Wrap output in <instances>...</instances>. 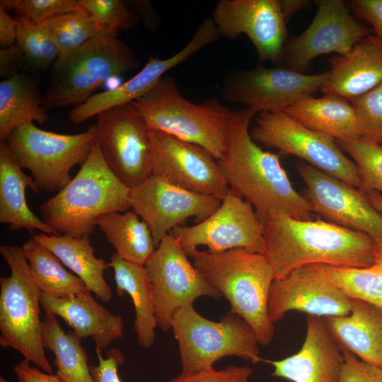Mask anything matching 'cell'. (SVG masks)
Listing matches in <instances>:
<instances>
[{
	"instance_id": "cell-18",
	"label": "cell",
	"mask_w": 382,
	"mask_h": 382,
	"mask_svg": "<svg viewBox=\"0 0 382 382\" xmlns=\"http://www.w3.org/2000/svg\"><path fill=\"white\" fill-rule=\"evenodd\" d=\"M296 168L306 185L304 197L313 212L328 222L382 240V214L363 191L304 161Z\"/></svg>"
},
{
	"instance_id": "cell-41",
	"label": "cell",
	"mask_w": 382,
	"mask_h": 382,
	"mask_svg": "<svg viewBox=\"0 0 382 382\" xmlns=\"http://www.w3.org/2000/svg\"><path fill=\"white\" fill-rule=\"evenodd\" d=\"M252 374L249 366L229 365L220 370L212 367L192 374L181 373L169 382H248Z\"/></svg>"
},
{
	"instance_id": "cell-47",
	"label": "cell",
	"mask_w": 382,
	"mask_h": 382,
	"mask_svg": "<svg viewBox=\"0 0 382 382\" xmlns=\"http://www.w3.org/2000/svg\"><path fill=\"white\" fill-rule=\"evenodd\" d=\"M23 54L16 45L1 48L0 50V74L1 76L9 78L15 73V66L20 56Z\"/></svg>"
},
{
	"instance_id": "cell-32",
	"label": "cell",
	"mask_w": 382,
	"mask_h": 382,
	"mask_svg": "<svg viewBox=\"0 0 382 382\" xmlns=\"http://www.w3.org/2000/svg\"><path fill=\"white\" fill-rule=\"evenodd\" d=\"M42 337L45 349L54 354L56 374L63 382H96L90 372L81 338L73 330L65 332L57 316L50 311H45Z\"/></svg>"
},
{
	"instance_id": "cell-50",
	"label": "cell",
	"mask_w": 382,
	"mask_h": 382,
	"mask_svg": "<svg viewBox=\"0 0 382 382\" xmlns=\"http://www.w3.org/2000/svg\"><path fill=\"white\" fill-rule=\"evenodd\" d=\"M374 260L376 262H382V240L375 241Z\"/></svg>"
},
{
	"instance_id": "cell-23",
	"label": "cell",
	"mask_w": 382,
	"mask_h": 382,
	"mask_svg": "<svg viewBox=\"0 0 382 382\" xmlns=\"http://www.w3.org/2000/svg\"><path fill=\"white\" fill-rule=\"evenodd\" d=\"M41 306L62 318L80 338H92L101 350L123 336L122 317L98 303L91 291L61 298L42 293Z\"/></svg>"
},
{
	"instance_id": "cell-27",
	"label": "cell",
	"mask_w": 382,
	"mask_h": 382,
	"mask_svg": "<svg viewBox=\"0 0 382 382\" xmlns=\"http://www.w3.org/2000/svg\"><path fill=\"white\" fill-rule=\"evenodd\" d=\"M284 111L307 128L337 141L363 137L352 104L340 96L306 97Z\"/></svg>"
},
{
	"instance_id": "cell-25",
	"label": "cell",
	"mask_w": 382,
	"mask_h": 382,
	"mask_svg": "<svg viewBox=\"0 0 382 382\" xmlns=\"http://www.w3.org/2000/svg\"><path fill=\"white\" fill-rule=\"evenodd\" d=\"M323 319L340 347L382 369V308L351 299L349 315Z\"/></svg>"
},
{
	"instance_id": "cell-3",
	"label": "cell",
	"mask_w": 382,
	"mask_h": 382,
	"mask_svg": "<svg viewBox=\"0 0 382 382\" xmlns=\"http://www.w3.org/2000/svg\"><path fill=\"white\" fill-rule=\"evenodd\" d=\"M187 256L206 280L227 299L229 311L252 328L259 344L268 345L274 332L267 308L274 273L265 256L244 248L221 253L196 249Z\"/></svg>"
},
{
	"instance_id": "cell-43",
	"label": "cell",
	"mask_w": 382,
	"mask_h": 382,
	"mask_svg": "<svg viewBox=\"0 0 382 382\" xmlns=\"http://www.w3.org/2000/svg\"><path fill=\"white\" fill-rule=\"evenodd\" d=\"M95 352L98 360V365H90V372L96 382H122L118 375V367L125 361L121 350L111 347L106 357L102 355V350L96 347Z\"/></svg>"
},
{
	"instance_id": "cell-33",
	"label": "cell",
	"mask_w": 382,
	"mask_h": 382,
	"mask_svg": "<svg viewBox=\"0 0 382 382\" xmlns=\"http://www.w3.org/2000/svg\"><path fill=\"white\" fill-rule=\"evenodd\" d=\"M22 248L43 294L61 298L90 291L79 277L67 271L54 254L34 238L25 241Z\"/></svg>"
},
{
	"instance_id": "cell-11",
	"label": "cell",
	"mask_w": 382,
	"mask_h": 382,
	"mask_svg": "<svg viewBox=\"0 0 382 382\" xmlns=\"http://www.w3.org/2000/svg\"><path fill=\"white\" fill-rule=\"evenodd\" d=\"M96 137L102 156L112 173L132 189L152 172L150 129L132 102L96 115Z\"/></svg>"
},
{
	"instance_id": "cell-36",
	"label": "cell",
	"mask_w": 382,
	"mask_h": 382,
	"mask_svg": "<svg viewBox=\"0 0 382 382\" xmlns=\"http://www.w3.org/2000/svg\"><path fill=\"white\" fill-rule=\"evenodd\" d=\"M16 45L33 66L45 69L59 57L57 45L45 25L17 18Z\"/></svg>"
},
{
	"instance_id": "cell-14",
	"label": "cell",
	"mask_w": 382,
	"mask_h": 382,
	"mask_svg": "<svg viewBox=\"0 0 382 382\" xmlns=\"http://www.w3.org/2000/svg\"><path fill=\"white\" fill-rule=\"evenodd\" d=\"M263 230L252 204L229 191L206 219L193 226H178L170 233L187 255L200 245L212 253L244 248L263 254Z\"/></svg>"
},
{
	"instance_id": "cell-51",
	"label": "cell",
	"mask_w": 382,
	"mask_h": 382,
	"mask_svg": "<svg viewBox=\"0 0 382 382\" xmlns=\"http://www.w3.org/2000/svg\"><path fill=\"white\" fill-rule=\"evenodd\" d=\"M0 382H12V381H8V380L6 379V378H4V377H1V378H0Z\"/></svg>"
},
{
	"instance_id": "cell-22",
	"label": "cell",
	"mask_w": 382,
	"mask_h": 382,
	"mask_svg": "<svg viewBox=\"0 0 382 382\" xmlns=\"http://www.w3.org/2000/svg\"><path fill=\"white\" fill-rule=\"evenodd\" d=\"M330 70L320 91L349 101L382 82V40L369 35L344 55L330 59Z\"/></svg>"
},
{
	"instance_id": "cell-24",
	"label": "cell",
	"mask_w": 382,
	"mask_h": 382,
	"mask_svg": "<svg viewBox=\"0 0 382 382\" xmlns=\"http://www.w3.org/2000/svg\"><path fill=\"white\" fill-rule=\"evenodd\" d=\"M199 45L190 41L178 52L166 59L151 57L146 65L132 78L117 86L94 93L69 113L74 124H80L115 106L132 102L146 94L172 68L199 51Z\"/></svg>"
},
{
	"instance_id": "cell-45",
	"label": "cell",
	"mask_w": 382,
	"mask_h": 382,
	"mask_svg": "<svg viewBox=\"0 0 382 382\" xmlns=\"http://www.w3.org/2000/svg\"><path fill=\"white\" fill-rule=\"evenodd\" d=\"M30 363L24 358L13 366V372L18 382H63L57 374L43 372L31 366Z\"/></svg>"
},
{
	"instance_id": "cell-39",
	"label": "cell",
	"mask_w": 382,
	"mask_h": 382,
	"mask_svg": "<svg viewBox=\"0 0 382 382\" xmlns=\"http://www.w3.org/2000/svg\"><path fill=\"white\" fill-rule=\"evenodd\" d=\"M94 22L102 29L117 34L136 27L139 18L119 0H79Z\"/></svg>"
},
{
	"instance_id": "cell-15",
	"label": "cell",
	"mask_w": 382,
	"mask_h": 382,
	"mask_svg": "<svg viewBox=\"0 0 382 382\" xmlns=\"http://www.w3.org/2000/svg\"><path fill=\"white\" fill-rule=\"evenodd\" d=\"M329 75L306 74L284 66L255 68L232 74L223 88L228 101L241 103L256 113L284 111L296 101L320 90Z\"/></svg>"
},
{
	"instance_id": "cell-31",
	"label": "cell",
	"mask_w": 382,
	"mask_h": 382,
	"mask_svg": "<svg viewBox=\"0 0 382 382\" xmlns=\"http://www.w3.org/2000/svg\"><path fill=\"white\" fill-rule=\"evenodd\" d=\"M97 226L122 259L144 265L155 245L147 224L134 212H114L101 216Z\"/></svg>"
},
{
	"instance_id": "cell-49",
	"label": "cell",
	"mask_w": 382,
	"mask_h": 382,
	"mask_svg": "<svg viewBox=\"0 0 382 382\" xmlns=\"http://www.w3.org/2000/svg\"><path fill=\"white\" fill-rule=\"evenodd\" d=\"M372 206L382 214V195L373 190L363 191Z\"/></svg>"
},
{
	"instance_id": "cell-42",
	"label": "cell",
	"mask_w": 382,
	"mask_h": 382,
	"mask_svg": "<svg viewBox=\"0 0 382 382\" xmlns=\"http://www.w3.org/2000/svg\"><path fill=\"white\" fill-rule=\"evenodd\" d=\"M343 365L338 382H382V369L359 361L351 352L341 347Z\"/></svg>"
},
{
	"instance_id": "cell-38",
	"label": "cell",
	"mask_w": 382,
	"mask_h": 382,
	"mask_svg": "<svg viewBox=\"0 0 382 382\" xmlns=\"http://www.w3.org/2000/svg\"><path fill=\"white\" fill-rule=\"evenodd\" d=\"M0 6L14 11L18 18L43 25L50 19L67 13L88 14L79 0H1Z\"/></svg>"
},
{
	"instance_id": "cell-4",
	"label": "cell",
	"mask_w": 382,
	"mask_h": 382,
	"mask_svg": "<svg viewBox=\"0 0 382 382\" xmlns=\"http://www.w3.org/2000/svg\"><path fill=\"white\" fill-rule=\"evenodd\" d=\"M129 192L108 168L96 140L77 174L40 209L42 220L59 234L90 237L101 216L131 208Z\"/></svg>"
},
{
	"instance_id": "cell-30",
	"label": "cell",
	"mask_w": 382,
	"mask_h": 382,
	"mask_svg": "<svg viewBox=\"0 0 382 382\" xmlns=\"http://www.w3.org/2000/svg\"><path fill=\"white\" fill-rule=\"evenodd\" d=\"M37 83L17 72L0 83V141H6L19 125L45 124L47 110Z\"/></svg>"
},
{
	"instance_id": "cell-26",
	"label": "cell",
	"mask_w": 382,
	"mask_h": 382,
	"mask_svg": "<svg viewBox=\"0 0 382 382\" xmlns=\"http://www.w3.org/2000/svg\"><path fill=\"white\" fill-rule=\"evenodd\" d=\"M18 164L5 141H0V222L12 231L25 229L46 234H59L30 209L25 196L27 187L38 192L33 177Z\"/></svg>"
},
{
	"instance_id": "cell-8",
	"label": "cell",
	"mask_w": 382,
	"mask_h": 382,
	"mask_svg": "<svg viewBox=\"0 0 382 382\" xmlns=\"http://www.w3.org/2000/svg\"><path fill=\"white\" fill-rule=\"evenodd\" d=\"M178 344L183 374L214 367L226 357H237L253 363L264 361L259 355L258 340L252 328L228 311L220 320L205 318L193 306L178 308L171 320Z\"/></svg>"
},
{
	"instance_id": "cell-35",
	"label": "cell",
	"mask_w": 382,
	"mask_h": 382,
	"mask_svg": "<svg viewBox=\"0 0 382 382\" xmlns=\"http://www.w3.org/2000/svg\"><path fill=\"white\" fill-rule=\"evenodd\" d=\"M45 25L58 48L59 57L55 63L62 62L88 40L106 31L85 13L60 15L48 21Z\"/></svg>"
},
{
	"instance_id": "cell-34",
	"label": "cell",
	"mask_w": 382,
	"mask_h": 382,
	"mask_svg": "<svg viewBox=\"0 0 382 382\" xmlns=\"http://www.w3.org/2000/svg\"><path fill=\"white\" fill-rule=\"evenodd\" d=\"M327 267L332 282L350 299L382 308V262L367 267Z\"/></svg>"
},
{
	"instance_id": "cell-6",
	"label": "cell",
	"mask_w": 382,
	"mask_h": 382,
	"mask_svg": "<svg viewBox=\"0 0 382 382\" xmlns=\"http://www.w3.org/2000/svg\"><path fill=\"white\" fill-rule=\"evenodd\" d=\"M11 274L0 277V345L20 352L43 371L52 374L42 343L40 306L36 284L22 247L0 245Z\"/></svg>"
},
{
	"instance_id": "cell-5",
	"label": "cell",
	"mask_w": 382,
	"mask_h": 382,
	"mask_svg": "<svg viewBox=\"0 0 382 382\" xmlns=\"http://www.w3.org/2000/svg\"><path fill=\"white\" fill-rule=\"evenodd\" d=\"M132 103L151 129L199 145L217 161L223 158L233 111L219 99L193 103L183 96L172 77L164 76Z\"/></svg>"
},
{
	"instance_id": "cell-7",
	"label": "cell",
	"mask_w": 382,
	"mask_h": 382,
	"mask_svg": "<svg viewBox=\"0 0 382 382\" xmlns=\"http://www.w3.org/2000/svg\"><path fill=\"white\" fill-rule=\"evenodd\" d=\"M117 35L102 32L54 64L53 81L43 100L46 110L77 106L109 79L137 69V59Z\"/></svg>"
},
{
	"instance_id": "cell-44",
	"label": "cell",
	"mask_w": 382,
	"mask_h": 382,
	"mask_svg": "<svg viewBox=\"0 0 382 382\" xmlns=\"http://www.w3.org/2000/svg\"><path fill=\"white\" fill-rule=\"evenodd\" d=\"M346 3L351 12L382 40V0H351Z\"/></svg>"
},
{
	"instance_id": "cell-2",
	"label": "cell",
	"mask_w": 382,
	"mask_h": 382,
	"mask_svg": "<svg viewBox=\"0 0 382 382\" xmlns=\"http://www.w3.org/2000/svg\"><path fill=\"white\" fill-rule=\"evenodd\" d=\"M263 255L274 280L311 264L367 267L375 263V240L369 235L325 220L277 216L264 225Z\"/></svg>"
},
{
	"instance_id": "cell-20",
	"label": "cell",
	"mask_w": 382,
	"mask_h": 382,
	"mask_svg": "<svg viewBox=\"0 0 382 382\" xmlns=\"http://www.w3.org/2000/svg\"><path fill=\"white\" fill-rule=\"evenodd\" d=\"M212 20L221 35L235 39L243 33L260 61L282 66L288 38L280 0H221L214 8Z\"/></svg>"
},
{
	"instance_id": "cell-9",
	"label": "cell",
	"mask_w": 382,
	"mask_h": 382,
	"mask_svg": "<svg viewBox=\"0 0 382 382\" xmlns=\"http://www.w3.org/2000/svg\"><path fill=\"white\" fill-rule=\"evenodd\" d=\"M96 137V123L83 132L58 134L33 122L17 127L5 141L22 168L28 170L39 190L58 192L71 180L70 171L87 160Z\"/></svg>"
},
{
	"instance_id": "cell-12",
	"label": "cell",
	"mask_w": 382,
	"mask_h": 382,
	"mask_svg": "<svg viewBox=\"0 0 382 382\" xmlns=\"http://www.w3.org/2000/svg\"><path fill=\"white\" fill-rule=\"evenodd\" d=\"M153 293L157 326L171 330L175 312L185 306H193L201 296L221 298L191 262L183 248L169 233L144 265Z\"/></svg>"
},
{
	"instance_id": "cell-40",
	"label": "cell",
	"mask_w": 382,
	"mask_h": 382,
	"mask_svg": "<svg viewBox=\"0 0 382 382\" xmlns=\"http://www.w3.org/2000/svg\"><path fill=\"white\" fill-rule=\"evenodd\" d=\"M359 126L364 139L382 144V82L352 99Z\"/></svg>"
},
{
	"instance_id": "cell-1",
	"label": "cell",
	"mask_w": 382,
	"mask_h": 382,
	"mask_svg": "<svg viewBox=\"0 0 382 382\" xmlns=\"http://www.w3.org/2000/svg\"><path fill=\"white\" fill-rule=\"evenodd\" d=\"M255 114L247 107L233 113L226 151L218 160L230 191L252 204L262 225L281 215L313 219L308 201L292 186L279 155L252 139L249 125Z\"/></svg>"
},
{
	"instance_id": "cell-16",
	"label": "cell",
	"mask_w": 382,
	"mask_h": 382,
	"mask_svg": "<svg viewBox=\"0 0 382 382\" xmlns=\"http://www.w3.org/2000/svg\"><path fill=\"white\" fill-rule=\"evenodd\" d=\"M149 139L151 175L178 187L221 200L229 192L218 161L204 148L151 129Z\"/></svg>"
},
{
	"instance_id": "cell-21",
	"label": "cell",
	"mask_w": 382,
	"mask_h": 382,
	"mask_svg": "<svg viewBox=\"0 0 382 382\" xmlns=\"http://www.w3.org/2000/svg\"><path fill=\"white\" fill-rule=\"evenodd\" d=\"M263 361L274 367L273 376L291 382H338L343 355L323 318L308 316L300 350L280 360Z\"/></svg>"
},
{
	"instance_id": "cell-37",
	"label": "cell",
	"mask_w": 382,
	"mask_h": 382,
	"mask_svg": "<svg viewBox=\"0 0 382 382\" xmlns=\"http://www.w3.org/2000/svg\"><path fill=\"white\" fill-rule=\"evenodd\" d=\"M337 143L353 158L358 168L360 190L382 192V144L364 138Z\"/></svg>"
},
{
	"instance_id": "cell-19",
	"label": "cell",
	"mask_w": 382,
	"mask_h": 382,
	"mask_svg": "<svg viewBox=\"0 0 382 382\" xmlns=\"http://www.w3.org/2000/svg\"><path fill=\"white\" fill-rule=\"evenodd\" d=\"M267 308L273 323L291 311L321 318L345 316L350 313L351 299L332 282L327 265L311 264L273 281Z\"/></svg>"
},
{
	"instance_id": "cell-46",
	"label": "cell",
	"mask_w": 382,
	"mask_h": 382,
	"mask_svg": "<svg viewBox=\"0 0 382 382\" xmlns=\"http://www.w3.org/2000/svg\"><path fill=\"white\" fill-rule=\"evenodd\" d=\"M17 20L0 6V46L6 48L16 44Z\"/></svg>"
},
{
	"instance_id": "cell-28",
	"label": "cell",
	"mask_w": 382,
	"mask_h": 382,
	"mask_svg": "<svg viewBox=\"0 0 382 382\" xmlns=\"http://www.w3.org/2000/svg\"><path fill=\"white\" fill-rule=\"evenodd\" d=\"M32 238L54 254L100 300H111L112 290L104 278L109 264L96 256L90 237L40 233Z\"/></svg>"
},
{
	"instance_id": "cell-29",
	"label": "cell",
	"mask_w": 382,
	"mask_h": 382,
	"mask_svg": "<svg viewBox=\"0 0 382 382\" xmlns=\"http://www.w3.org/2000/svg\"><path fill=\"white\" fill-rule=\"evenodd\" d=\"M108 264L114 272L117 294L122 296L127 293L132 298L137 343L142 348L149 349L154 343L157 323L151 284L144 265L127 261L116 253L112 254Z\"/></svg>"
},
{
	"instance_id": "cell-13",
	"label": "cell",
	"mask_w": 382,
	"mask_h": 382,
	"mask_svg": "<svg viewBox=\"0 0 382 382\" xmlns=\"http://www.w3.org/2000/svg\"><path fill=\"white\" fill-rule=\"evenodd\" d=\"M316 15L300 35L287 39L282 66L305 74L316 57L330 53L344 55L373 30L357 18L342 0H316Z\"/></svg>"
},
{
	"instance_id": "cell-10",
	"label": "cell",
	"mask_w": 382,
	"mask_h": 382,
	"mask_svg": "<svg viewBox=\"0 0 382 382\" xmlns=\"http://www.w3.org/2000/svg\"><path fill=\"white\" fill-rule=\"evenodd\" d=\"M250 134L256 143L277 149L279 156L299 157L361 189L356 163L345 155L335 139L307 128L284 111L260 112Z\"/></svg>"
},
{
	"instance_id": "cell-48",
	"label": "cell",
	"mask_w": 382,
	"mask_h": 382,
	"mask_svg": "<svg viewBox=\"0 0 382 382\" xmlns=\"http://www.w3.org/2000/svg\"><path fill=\"white\" fill-rule=\"evenodd\" d=\"M282 10L286 21L298 11L306 9L311 5L308 0H280Z\"/></svg>"
},
{
	"instance_id": "cell-17",
	"label": "cell",
	"mask_w": 382,
	"mask_h": 382,
	"mask_svg": "<svg viewBox=\"0 0 382 382\" xmlns=\"http://www.w3.org/2000/svg\"><path fill=\"white\" fill-rule=\"evenodd\" d=\"M130 207L149 226L157 248L163 238L194 217L206 219L221 205V199L175 186L151 175L130 189Z\"/></svg>"
}]
</instances>
